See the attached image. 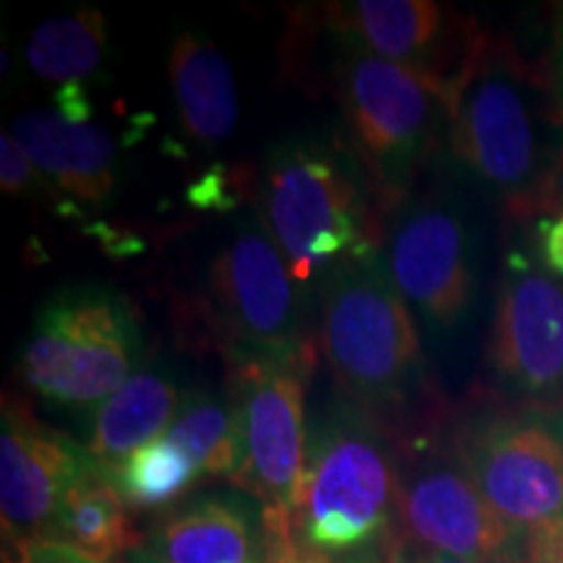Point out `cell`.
Returning <instances> with one entry per match:
<instances>
[{
	"label": "cell",
	"instance_id": "1",
	"mask_svg": "<svg viewBox=\"0 0 563 563\" xmlns=\"http://www.w3.org/2000/svg\"><path fill=\"white\" fill-rule=\"evenodd\" d=\"M452 157L514 220L545 214L563 196V100L553 68L483 32L449 112Z\"/></svg>",
	"mask_w": 563,
	"mask_h": 563
},
{
	"label": "cell",
	"instance_id": "2",
	"mask_svg": "<svg viewBox=\"0 0 563 563\" xmlns=\"http://www.w3.org/2000/svg\"><path fill=\"white\" fill-rule=\"evenodd\" d=\"M262 222L302 287L382 253L384 209L347 144L290 139L262 173Z\"/></svg>",
	"mask_w": 563,
	"mask_h": 563
},
{
	"label": "cell",
	"instance_id": "3",
	"mask_svg": "<svg viewBox=\"0 0 563 563\" xmlns=\"http://www.w3.org/2000/svg\"><path fill=\"white\" fill-rule=\"evenodd\" d=\"M323 32V30H321ZM327 84L340 104L344 144L361 162L384 214L402 207L441 133L452 97L418 70L332 37Z\"/></svg>",
	"mask_w": 563,
	"mask_h": 563
},
{
	"label": "cell",
	"instance_id": "4",
	"mask_svg": "<svg viewBox=\"0 0 563 563\" xmlns=\"http://www.w3.org/2000/svg\"><path fill=\"white\" fill-rule=\"evenodd\" d=\"M321 350L352 402L384 420L405 415L426 386L420 329L382 253L342 264L319 282Z\"/></svg>",
	"mask_w": 563,
	"mask_h": 563
},
{
	"label": "cell",
	"instance_id": "5",
	"mask_svg": "<svg viewBox=\"0 0 563 563\" xmlns=\"http://www.w3.org/2000/svg\"><path fill=\"white\" fill-rule=\"evenodd\" d=\"M397 509V454L386 420L342 397L308 435L295 538L323 555H355L378 543Z\"/></svg>",
	"mask_w": 563,
	"mask_h": 563
},
{
	"label": "cell",
	"instance_id": "6",
	"mask_svg": "<svg viewBox=\"0 0 563 563\" xmlns=\"http://www.w3.org/2000/svg\"><path fill=\"white\" fill-rule=\"evenodd\" d=\"M141 323L131 300L108 285L53 292L21 350L24 384L47 402L95 410L139 371Z\"/></svg>",
	"mask_w": 563,
	"mask_h": 563
},
{
	"label": "cell",
	"instance_id": "7",
	"mask_svg": "<svg viewBox=\"0 0 563 563\" xmlns=\"http://www.w3.org/2000/svg\"><path fill=\"white\" fill-rule=\"evenodd\" d=\"M454 446L514 532L530 540L563 525V407L481 405L456 428Z\"/></svg>",
	"mask_w": 563,
	"mask_h": 563
},
{
	"label": "cell",
	"instance_id": "8",
	"mask_svg": "<svg viewBox=\"0 0 563 563\" xmlns=\"http://www.w3.org/2000/svg\"><path fill=\"white\" fill-rule=\"evenodd\" d=\"M209 308L230 361L313 365L306 287L258 217H245L217 251Z\"/></svg>",
	"mask_w": 563,
	"mask_h": 563
},
{
	"label": "cell",
	"instance_id": "9",
	"mask_svg": "<svg viewBox=\"0 0 563 563\" xmlns=\"http://www.w3.org/2000/svg\"><path fill=\"white\" fill-rule=\"evenodd\" d=\"M384 228L382 258L422 334L449 340L477 306V241L456 196L433 191L407 199Z\"/></svg>",
	"mask_w": 563,
	"mask_h": 563
},
{
	"label": "cell",
	"instance_id": "10",
	"mask_svg": "<svg viewBox=\"0 0 563 563\" xmlns=\"http://www.w3.org/2000/svg\"><path fill=\"white\" fill-rule=\"evenodd\" d=\"M311 365L230 361V405L238 428L235 483L266 519L290 522L308 462L306 371Z\"/></svg>",
	"mask_w": 563,
	"mask_h": 563
},
{
	"label": "cell",
	"instance_id": "11",
	"mask_svg": "<svg viewBox=\"0 0 563 563\" xmlns=\"http://www.w3.org/2000/svg\"><path fill=\"white\" fill-rule=\"evenodd\" d=\"M397 514L407 540L470 563H527L514 532L477 490L456 446L420 439L397 462Z\"/></svg>",
	"mask_w": 563,
	"mask_h": 563
},
{
	"label": "cell",
	"instance_id": "12",
	"mask_svg": "<svg viewBox=\"0 0 563 563\" xmlns=\"http://www.w3.org/2000/svg\"><path fill=\"white\" fill-rule=\"evenodd\" d=\"M490 368L519 402L563 407V282L519 249L498 285Z\"/></svg>",
	"mask_w": 563,
	"mask_h": 563
},
{
	"label": "cell",
	"instance_id": "13",
	"mask_svg": "<svg viewBox=\"0 0 563 563\" xmlns=\"http://www.w3.org/2000/svg\"><path fill=\"white\" fill-rule=\"evenodd\" d=\"M319 19L332 37L418 70L446 89L452 100L483 37L473 21L433 0L329 3Z\"/></svg>",
	"mask_w": 563,
	"mask_h": 563
},
{
	"label": "cell",
	"instance_id": "14",
	"mask_svg": "<svg viewBox=\"0 0 563 563\" xmlns=\"http://www.w3.org/2000/svg\"><path fill=\"white\" fill-rule=\"evenodd\" d=\"M87 446L40 422L16 397L0 412V514L5 545L47 538L66 493L97 467Z\"/></svg>",
	"mask_w": 563,
	"mask_h": 563
},
{
	"label": "cell",
	"instance_id": "15",
	"mask_svg": "<svg viewBox=\"0 0 563 563\" xmlns=\"http://www.w3.org/2000/svg\"><path fill=\"white\" fill-rule=\"evenodd\" d=\"M141 545L159 563H256L266 559L264 509L238 493H203L167 511Z\"/></svg>",
	"mask_w": 563,
	"mask_h": 563
},
{
	"label": "cell",
	"instance_id": "16",
	"mask_svg": "<svg viewBox=\"0 0 563 563\" xmlns=\"http://www.w3.org/2000/svg\"><path fill=\"white\" fill-rule=\"evenodd\" d=\"M11 136L70 201L102 207L115 191L118 146L100 125L70 121L60 110H26Z\"/></svg>",
	"mask_w": 563,
	"mask_h": 563
},
{
	"label": "cell",
	"instance_id": "17",
	"mask_svg": "<svg viewBox=\"0 0 563 563\" xmlns=\"http://www.w3.org/2000/svg\"><path fill=\"white\" fill-rule=\"evenodd\" d=\"M186 394L167 368L139 365L121 389L89 412L87 452L112 473L139 449L167 435Z\"/></svg>",
	"mask_w": 563,
	"mask_h": 563
},
{
	"label": "cell",
	"instance_id": "18",
	"mask_svg": "<svg viewBox=\"0 0 563 563\" xmlns=\"http://www.w3.org/2000/svg\"><path fill=\"white\" fill-rule=\"evenodd\" d=\"M167 70L183 136L203 150L222 146L238 123V87L220 47L183 32L173 40Z\"/></svg>",
	"mask_w": 563,
	"mask_h": 563
},
{
	"label": "cell",
	"instance_id": "19",
	"mask_svg": "<svg viewBox=\"0 0 563 563\" xmlns=\"http://www.w3.org/2000/svg\"><path fill=\"white\" fill-rule=\"evenodd\" d=\"M47 538L60 540L100 563H110L141 545L129 504L100 464L66 493Z\"/></svg>",
	"mask_w": 563,
	"mask_h": 563
},
{
	"label": "cell",
	"instance_id": "20",
	"mask_svg": "<svg viewBox=\"0 0 563 563\" xmlns=\"http://www.w3.org/2000/svg\"><path fill=\"white\" fill-rule=\"evenodd\" d=\"M104 37L108 26L97 9L47 19L26 40V66L42 81L81 87V81L95 76L102 66Z\"/></svg>",
	"mask_w": 563,
	"mask_h": 563
},
{
	"label": "cell",
	"instance_id": "21",
	"mask_svg": "<svg viewBox=\"0 0 563 563\" xmlns=\"http://www.w3.org/2000/svg\"><path fill=\"white\" fill-rule=\"evenodd\" d=\"M167 439L186 449L203 475L235 481L238 428L230 397L222 399L211 391H188Z\"/></svg>",
	"mask_w": 563,
	"mask_h": 563
},
{
	"label": "cell",
	"instance_id": "22",
	"mask_svg": "<svg viewBox=\"0 0 563 563\" xmlns=\"http://www.w3.org/2000/svg\"><path fill=\"white\" fill-rule=\"evenodd\" d=\"M108 475L133 509H159V506L173 504L203 477L194 456L167 435L139 449Z\"/></svg>",
	"mask_w": 563,
	"mask_h": 563
},
{
	"label": "cell",
	"instance_id": "23",
	"mask_svg": "<svg viewBox=\"0 0 563 563\" xmlns=\"http://www.w3.org/2000/svg\"><path fill=\"white\" fill-rule=\"evenodd\" d=\"M45 175L34 165L24 146L11 133L0 136V186L5 196L34 194L45 186Z\"/></svg>",
	"mask_w": 563,
	"mask_h": 563
},
{
	"label": "cell",
	"instance_id": "24",
	"mask_svg": "<svg viewBox=\"0 0 563 563\" xmlns=\"http://www.w3.org/2000/svg\"><path fill=\"white\" fill-rule=\"evenodd\" d=\"M266 527V559L269 563H336L332 555H323L295 538L290 525H264ZM352 563H371V551L350 555Z\"/></svg>",
	"mask_w": 563,
	"mask_h": 563
},
{
	"label": "cell",
	"instance_id": "25",
	"mask_svg": "<svg viewBox=\"0 0 563 563\" xmlns=\"http://www.w3.org/2000/svg\"><path fill=\"white\" fill-rule=\"evenodd\" d=\"M3 563H100L60 540L34 538L3 548Z\"/></svg>",
	"mask_w": 563,
	"mask_h": 563
},
{
	"label": "cell",
	"instance_id": "26",
	"mask_svg": "<svg viewBox=\"0 0 563 563\" xmlns=\"http://www.w3.org/2000/svg\"><path fill=\"white\" fill-rule=\"evenodd\" d=\"M540 262L545 269L563 279V214L553 217L543 228V238H540Z\"/></svg>",
	"mask_w": 563,
	"mask_h": 563
},
{
	"label": "cell",
	"instance_id": "27",
	"mask_svg": "<svg viewBox=\"0 0 563 563\" xmlns=\"http://www.w3.org/2000/svg\"><path fill=\"white\" fill-rule=\"evenodd\" d=\"M527 563H563V525L532 534Z\"/></svg>",
	"mask_w": 563,
	"mask_h": 563
},
{
	"label": "cell",
	"instance_id": "28",
	"mask_svg": "<svg viewBox=\"0 0 563 563\" xmlns=\"http://www.w3.org/2000/svg\"><path fill=\"white\" fill-rule=\"evenodd\" d=\"M391 563H470V561L454 559V555H446V553L426 551V548L405 540V543H399L397 551H394Z\"/></svg>",
	"mask_w": 563,
	"mask_h": 563
},
{
	"label": "cell",
	"instance_id": "29",
	"mask_svg": "<svg viewBox=\"0 0 563 563\" xmlns=\"http://www.w3.org/2000/svg\"><path fill=\"white\" fill-rule=\"evenodd\" d=\"M553 76L559 84L561 100H563V13L559 21V30H555V53H553Z\"/></svg>",
	"mask_w": 563,
	"mask_h": 563
},
{
	"label": "cell",
	"instance_id": "30",
	"mask_svg": "<svg viewBox=\"0 0 563 563\" xmlns=\"http://www.w3.org/2000/svg\"><path fill=\"white\" fill-rule=\"evenodd\" d=\"M123 563H159L157 559H154V555L146 551L144 545H136L133 548V551H129L123 555Z\"/></svg>",
	"mask_w": 563,
	"mask_h": 563
},
{
	"label": "cell",
	"instance_id": "31",
	"mask_svg": "<svg viewBox=\"0 0 563 563\" xmlns=\"http://www.w3.org/2000/svg\"><path fill=\"white\" fill-rule=\"evenodd\" d=\"M256 563H269V559H262V561H256Z\"/></svg>",
	"mask_w": 563,
	"mask_h": 563
}]
</instances>
